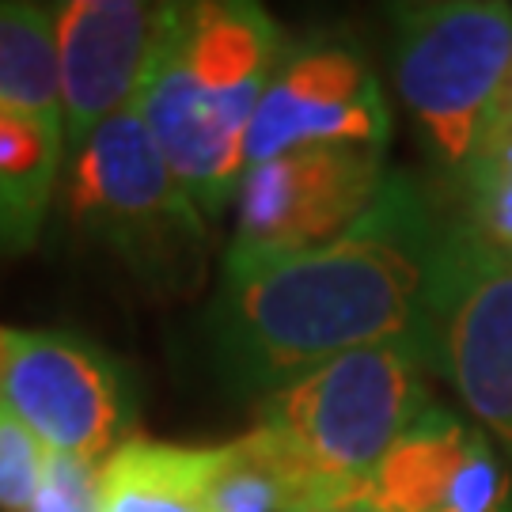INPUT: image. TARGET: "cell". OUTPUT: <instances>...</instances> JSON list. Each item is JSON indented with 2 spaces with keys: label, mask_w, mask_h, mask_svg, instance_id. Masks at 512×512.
I'll use <instances>...</instances> for the list:
<instances>
[{
  "label": "cell",
  "mask_w": 512,
  "mask_h": 512,
  "mask_svg": "<svg viewBox=\"0 0 512 512\" xmlns=\"http://www.w3.org/2000/svg\"><path fill=\"white\" fill-rule=\"evenodd\" d=\"M437 236L421 190L391 171L338 239L262 266H224L205 319L224 376L270 395L353 349L418 346L429 357Z\"/></svg>",
  "instance_id": "cell-1"
},
{
  "label": "cell",
  "mask_w": 512,
  "mask_h": 512,
  "mask_svg": "<svg viewBox=\"0 0 512 512\" xmlns=\"http://www.w3.org/2000/svg\"><path fill=\"white\" fill-rule=\"evenodd\" d=\"M285 50V31L258 4H164L133 107L205 217H217L239 190L247 133Z\"/></svg>",
  "instance_id": "cell-2"
},
{
  "label": "cell",
  "mask_w": 512,
  "mask_h": 512,
  "mask_svg": "<svg viewBox=\"0 0 512 512\" xmlns=\"http://www.w3.org/2000/svg\"><path fill=\"white\" fill-rule=\"evenodd\" d=\"M425 368L429 357L418 346H368L262 399L258 429L293 475V509L368 486L380 459L437 406Z\"/></svg>",
  "instance_id": "cell-3"
},
{
  "label": "cell",
  "mask_w": 512,
  "mask_h": 512,
  "mask_svg": "<svg viewBox=\"0 0 512 512\" xmlns=\"http://www.w3.org/2000/svg\"><path fill=\"white\" fill-rule=\"evenodd\" d=\"M69 217L145 289L186 296L202 285L209 224L167 167L137 107L122 110L69 160Z\"/></svg>",
  "instance_id": "cell-4"
},
{
  "label": "cell",
  "mask_w": 512,
  "mask_h": 512,
  "mask_svg": "<svg viewBox=\"0 0 512 512\" xmlns=\"http://www.w3.org/2000/svg\"><path fill=\"white\" fill-rule=\"evenodd\" d=\"M395 88L444 171L494 145L512 95V8L440 0L395 8Z\"/></svg>",
  "instance_id": "cell-5"
},
{
  "label": "cell",
  "mask_w": 512,
  "mask_h": 512,
  "mask_svg": "<svg viewBox=\"0 0 512 512\" xmlns=\"http://www.w3.org/2000/svg\"><path fill=\"white\" fill-rule=\"evenodd\" d=\"M429 365L512 467V255L463 217L440 220L429 285Z\"/></svg>",
  "instance_id": "cell-6"
},
{
  "label": "cell",
  "mask_w": 512,
  "mask_h": 512,
  "mask_svg": "<svg viewBox=\"0 0 512 512\" xmlns=\"http://www.w3.org/2000/svg\"><path fill=\"white\" fill-rule=\"evenodd\" d=\"M387 175L384 152L353 145L296 148L247 167L224 266H262L338 239L372 209Z\"/></svg>",
  "instance_id": "cell-7"
},
{
  "label": "cell",
  "mask_w": 512,
  "mask_h": 512,
  "mask_svg": "<svg viewBox=\"0 0 512 512\" xmlns=\"http://www.w3.org/2000/svg\"><path fill=\"white\" fill-rule=\"evenodd\" d=\"M0 406L16 414L54 456L99 467L126 444L133 418L122 368L65 330H12Z\"/></svg>",
  "instance_id": "cell-8"
},
{
  "label": "cell",
  "mask_w": 512,
  "mask_h": 512,
  "mask_svg": "<svg viewBox=\"0 0 512 512\" xmlns=\"http://www.w3.org/2000/svg\"><path fill=\"white\" fill-rule=\"evenodd\" d=\"M387 137L391 110L365 54L349 42L315 35L281 57L247 133V167L323 145L384 152Z\"/></svg>",
  "instance_id": "cell-9"
},
{
  "label": "cell",
  "mask_w": 512,
  "mask_h": 512,
  "mask_svg": "<svg viewBox=\"0 0 512 512\" xmlns=\"http://www.w3.org/2000/svg\"><path fill=\"white\" fill-rule=\"evenodd\" d=\"M65 156L73 160L122 110L137 103L141 80L164 27V4L65 0L54 4ZM65 160V164H69Z\"/></svg>",
  "instance_id": "cell-10"
},
{
  "label": "cell",
  "mask_w": 512,
  "mask_h": 512,
  "mask_svg": "<svg viewBox=\"0 0 512 512\" xmlns=\"http://www.w3.org/2000/svg\"><path fill=\"white\" fill-rule=\"evenodd\" d=\"M387 512H512V478L494 444L433 406L368 478Z\"/></svg>",
  "instance_id": "cell-11"
},
{
  "label": "cell",
  "mask_w": 512,
  "mask_h": 512,
  "mask_svg": "<svg viewBox=\"0 0 512 512\" xmlns=\"http://www.w3.org/2000/svg\"><path fill=\"white\" fill-rule=\"evenodd\" d=\"M65 122L0 103V251H31L65 167Z\"/></svg>",
  "instance_id": "cell-12"
},
{
  "label": "cell",
  "mask_w": 512,
  "mask_h": 512,
  "mask_svg": "<svg viewBox=\"0 0 512 512\" xmlns=\"http://www.w3.org/2000/svg\"><path fill=\"white\" fill-rule=\"evenodd\" d=\"M217 448L129 437L99 463V512H209Z\"/></svg>",
  "instance_id": "cell-13"
},
{
  "label": "cell",
  "mask_w": 512,
  "mask_h": 512,
  "mask_svg": "<svg viewBox=\"0 0 512 512\" xmlns=\"http://www.w3.org/2000/svg\"><path fill=\"white\" fill-rule=\"evenodd\" d=\"M0 103L61 118V65L50 8L0 0Z\"/></svg>",
  "instance_id": "cell-14"
},
{
  "label": "cell",
  "mask_w": 512,
  "mask_h": 512,
  "mask_svg": "<svg viewBox=\"0 0 512 512\" xmlns=\"http://www.w3.org/2000/svg\"><path fill=\"white\" fill-rule=\"evenodd\" d=\"M296 486L262 429L220 444L209 475V512H293Z\"/></svg>",
  "instance_id": "cell-15"
},
{
  "label": "cell",
  "mask_w": 512,
  "mask_h": 512,
  "mask_svg": "<svg viewBox=\"0 0 512 512\" xmlns=\"http://www.w3.org/2000/svg\"><path fill=\"white\" fill-rule=\"evenodd\" d=\"M463 183V220L482 239L512 255V137H494V145L459 179Z\"/></svg>",
  "instance_id": "cell-16"
},
{
  "label": "cell",
  "mask_w": 512,
  "mask_h": 512,
  "mask_svg": "<svg viewBox=\"0 0 512 512\" xmlns=\"http://www.w3.org/2000/svg\"><path fill=\"white\" fill-rule=\"evenodd\" d=\"M54 452L0 406V512H27L46 482Z\"/></svg>",
  "instance_id": "cell-17"
},
{
  "label": "cell",
  "mask_w": 512,
  "mask_h": 512,
  "mask_svg": "<svg viewBox=\"0 0 512 512\" xmlns=\"http://www.w3.org/2000/svg\"><path fill=\"white\" fill-rule=\"evenodd\" d=\"M95 478H99V467H92V463H80L73 456H54L35 505L27 512H99Z\"/></svg>",
  "instance_id": "cell-18"
},
{
  "label": "cell",
  "mask_w": 512,
  "mask_h": 512,
  "mask_svg": "<svg viewBox=\"0 0 512 512\" xmlns=\"http://www.w3.org/2000/svg\"><path fill=\"white\" fill-rule=\"evenodd\" d=\"M293 512H387L376 497L368 494V486H357V490H346V494H330L319 497V501H308Z\"/></svg>",
  "instance_id": "cell-19"
},
{
  "label": "cell",
  "mask_w": 512,
  "mask_h": 512,
  "mask_svg": "<svg viewBox=\"0 0 512 512\" xmlns=\"http://www.w3.org/2000/svg\"><path fill=\"white\" fill-rule=\"evenodd\" d=\"M8 338H12V330L0 327V376H4V361H8Z\"/></svg>",
  "instance_id": "cell-20"
},
{
  "label": "cell",
  "mask_w": 512,
  "mask_h": 512,
  "mask_svg": "<svg viewBox=\"0 0 512 512\" xmlns=\"http://www.w3.org/2000/svg\"><path fill=\"white\" fill-rule=\"evenodd\" d=\"M497 137H512V95H509V107H505V118H501V129Z\"/></svg>",
  "instance_id": "cell-21"
}]
</instances>
